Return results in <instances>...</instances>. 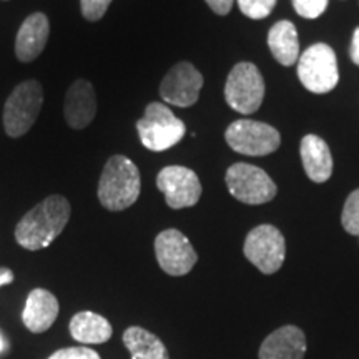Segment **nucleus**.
I'll list each match as a JSON object with an SVG mask.
<instances>
[{
  "label": "nucleus",
  "mask_w": 359,
  "mask_h": 359,
  "mask_svg": "<svg viewBox=\"0 0 359 359\" xmlns=\"http://www.w3.org/2000/svg\"><path fill=\"white\" fill-rule=\"evenodd\" d=\"M70 218V203L62 195H50L34 206L15 228V240L22 248L39 251L50 246L64 231Z\"/></svg>",
  "instance_id": "1"
},
{
  "label": "nucleus",
  "mask_w": 359,
  "mask_h": 359,
  "mask_svg": "<svg viewBox=\"0 0 359 359\" xmlns=\"http://www.w3.org/2000/svg\"><path fill=\"white\" fill-rule=\"evenodd\" d=\"M142 190L140 172L132 160L115 155L107 161L98 183V200L110 212H123L138 200Z\"/></svg>",
  "instance_id": "2"
},
{
  "label": "nucleus",
  "mask_w": 359,
  "mask_h": 359,
  "mask_svg": "<svg viewBox=\"0 0 359 359\" xmlns=\"http://www.w3.org/2000/svg\"><path fill=\"white\" fill-rule=\"evenodd\" d=\"M142 145L150 151H165L185 137L187 127L165 103L154 102L147 107L145 115L137 122Z\"/></svg>",
  "instance_id": "3"
},
{
  "label": "nucleus",
  "mask_w": 359,
  "mask_h": 359,
  "mask_svg": "<svg viewBox=\"0 0 359 359\" xmlns=\"http://www.w3.org/2000/svg\"><path fill=\"white\" fill-rule=\"evenodd\" d=\"M43 92L37 80H27L13 88L4 107V127L8 137H22L32 128L42 109Z\"/></svg>",
  "instance_id": "4"
},
{
  "label": "nucleus",
  "mask_w": 359,
  "mask_h": 359,
  "mask_svg": "<svg viewBox=\"0 0 359 359\" xmlns=\"http://www.w3.org/2000/svg\"><path fill=\"white\" fill-rule=\"evenodd\" d=\"M298 77L313 93L331 92L339 82L338 60L330 45L314 43L298 58Z\"/></svg>",
  "instance_id": "5"
},
{
  "label": "nucleus",
  "mask_w": 359,
  "mask_h": 359,
  "mask_svg": "<svg viewBox=\"0 0 359 359\" xmlns=\"http://www.w3.org/2000/svg\"><path fill=\"white\" fill-rule=\"evenodd\" d=\"M224 98L238 114H255L264 98V80L257 65L240 62L233 67L224 85Z\"/></svg>",
  "instance_id": "6"
},
{
  "label": "nucleus",
  "mask_w": 359,
  "mask_h": 359,
  "mask_svg": "<svg viewBox=\"0 0 359 359\" xmlns=\"http://www.w3.org/2000/svg\"><path fill=\"white\" fill-rule=\"evenodd\" d=\"M224 140L236 154L264 156L281 145V135L271 125L257 120H236L224 132Z\"/></svg>",
  "instance_id": "7"
},
{
  "label": "nucleus",
  "mask_w": 359,
  "mask_h": 359,
  "mask_svg": "<svg viewBox=\"0 0 359 359\" xmlns=\"http://www.w3.org/2000/svg\"><path fill=\"white\" fill-rule=\"evenodd\" d=\"M226 187L233 198L246 205H263L276 196V185L259 167L235 163L226 172Z\"/></svg>",
  "instance_id": "8"
},
{
  "label": "nucleus",
  "mask_w": 359,
  "mask_h": 359,
  "mask_svg": "<svg viewBox=\"0 0 359 359\" xmlns=\"http://www.w3.org/2000/svg\"><path fill=\"white\" fill-rule=\"evenodd\" d=\"M245 257L264 275H273L283 266L286 257L285 236L273 224H259L245 240Z\"/></svg>",
  "instance_id": "9"
},
{
  "label": "nucleus",
  "mask_w": 359,
  "mask_h": 359,
  "mask_svg": "<svg viewBox=\"0 0 359 359\" xmlns=\"http://www.w3.org/2000/svg\"><path fill=\"white\" fill-rule=\"evenodd\" d=\"M155 257L160 268L170 276L187 275L198 262L190 240L175 228L161 231L155 238Z\"/></svg>",
  "instance_id": "10"
},
{
  "label": "nucleus",
  "mask_w": 359,
  "mask_h": 359,
  "mask_svg": "<svg viewBox=\"0 0 359 359\" xmlns=\"http://www.w3.org/2000/svg\"><path fill=\"white\" fill-rule=\"evenodd\" d=\"M156 187L165 195L167 205L173 210L195 206L201 196L198 175L180 165H172L161 170L156 177Z\"/></svg>",
  "instance_id": "11"
},
{
  "label": "nucleus",
  "mask_w": 359,
  "mask_h": 359,
  "mask_svg": "<svg viewBox=\"0 0 359 359\" xmlns=\"http://www.w3.org/2000/svg\"><path fill=\"white\" fill-rule=\"evenodd\" d=\"M201 87L203 75L190 62H180L165 75L160 85V95L168 105L187 109L198 102Z\"/></svg>",
  "instance_id": "12"
},
{
  "label": "nucleus",
  "mask_w": 359,
  "mask_h": 359,
  "mask_svg": "<svg viewBox=\"0 0 359 359\" xmlns=\"http://www.w3.org/2000/svg\"><path fill=\"white\" fill-rule=\"evenodd\" d=\"M65 120L74 130H83L92 123L97 114V97L92 83L75 80L65 95Z\"/></svg>",
  "instance_id": "13"
},
{
  "label": "nucleus",
  "mask_w": 359,
  "mask_h": 359,
  "mask_svg": "<svg viewBox=\"0 0 359 359\" xmlns=\"http://www.w3.org/2000/svg\"><path fill=\"white\" fill-rule=\"evenodd\" d=\"M50 25L47 15L42 12L32 13L20 25L15 40V55L20 62H32L43 52L47 45Z\"/></svg>",
  "instance_id": "14"
},
{
  "label": "nucleus",
  "mask_w": 359,
  "mask_h": 359,
  "mask_svg": "<svg viewBox=\"0 0 359 359\" xmlns=\"http://www.w3.org/2000/svg\"><path fill=\"white\" fill-rule=\"evenodd\" d=\"M306 338L299 327L283 326L273 331L259 348V359H303Z\"/></svg>",
  "instance_id": "15"
},
{
  "label": "nucleus",
  "mask_w": 359,
  "mask_h": 359,
  "mask_svg": "<svg viewBox=\"0 0 359 359\" xmlns=\"http://www.w3.org/2000/svg\"><path fill=\"white\" fill-rule=\"evenodd\" d=\"M58 299L50 291L37 288L30 291L29 298L25 302L24 313H22V321L25 327L32 333H45L50 330L58 316Z\"/></svg>",
  "instance_id": "16"
},
{
  "label": "nucleus",
  "mask_w": 359,
  "mask_h": 359,
  "mask_svg": "<svg viewBox=\"0 0 359 359\" xmlns=\"http://www.w3.org/2000/svg\"><path fill=\"white\" fill-rule=\"evenodd\" d=\"M304 173L314 183H325L333 175V155L330 147L318 135H306L299 147Z\"/></svg>",
  "instance_id": "17"
},
{
  "label": "nucleus",
  "mask_w": 359,
  "mask_h": 359,
  "mask_svg": "<svg viewBox=\"0 0 359 359\" xmlns=\"http://www.w3.org/2000/svg\"><path fill=\"white\" fill-rule=\"evenodd\" d=\"M268 45L273 57L281 65L291 67L298 64L299 58V39L298 30L293 22L280 20L269 29Z\"/></svg>",
  "instance_id": "18"
},
{
  "label": "nucleus",
  "mask_w": 359,
  "mask_h": 359,
  "mask_svg": "<svg viewBox=\"0 0 359 359\" xmlns=\"http://www.w3.org/2000/svg\"><path fill=\"white\" fill-rule=\"evenodd\" d=\"M72 338L82 344H102L111 338V325L100 314L80 311L70 320Z\"/></svg>",
  "instance_id": "19"
},
{
  "label": "nucleus",
  "mask_w": 359,
  "mask_h": 359,
  "mask_svg": "<svg viewBox=\"0 0 359 359\" xmlns=\"http://www.w3.org/2000/svg\"><path fill=\"white\" fill-rule=\"evenodd\" d=\"M123 344L132 354V359H170L168 349L158 336L140 326H132L125 331Z\"/></svg>",
  "instance_id": "20"
},
{
  "label": "nucleus",
  "mask_w": 359,
  "mask_h": 359,
  "mask_svg": "<svg viewBox=\"0 0 359 359\" xmlns=\"http://www.w3.org/2000/svg\"><path fill=\"white\" fill-rule=\"evenodd\" d=\"M341 224L349 235L359 236V188L348 196L341 213Z\"/></svg>",
  "instance_id": "21"
},
{
  "label": "nucleus",
  "mask_w": 359,
  "mask_h": 359,
  "mask_svg": "<svg viewBox=\"0 0 359 359\" xmlns=\"http://www.w3.org/2000/svg\"><path fill=\"white\" fill-rule=\"evenodd\" d=\"M240 11L253 20L266 19L276 6V0H236Z\"/></svg>",
  "instance_id": "22"
},
{
  "label": "nucleus",
  "mask_w": 359,
  "mask_h": 359,
  "mask_svg": "<svg viewBox=\"0 0 359 359\" xmlns=\"http://www.w3.org/2000/svg\"><path fill=\"white\" fill-rule=\"evenodd\" d=\"M291 2H293L294 11L303 19H318L325 13L330 0H291Z\"/></svg>",
  "instance_id": "23"
},
{
  "label": "nucleus",
  "mask_w": 359,
  "mask_h": 359,
  "mask_svg": "<svg viewBox=\"0 0 359 359\" xmlns=\"http://www.w3.org/2000/svg\"><path fill=\"white\" fill-rule=\"evenodd\" d=\"M111 4V0H80V6H82L83 17L90 22L100 20L105 15L107 8Z\"/></svg>",
  "instance_id": "24"
},
{
  "label": "nucleus",
  "mask_w": 359,
  "mask_h": 359,
  "mask_svg": "<svg viewBox=\"0 0 359 359\" xmlns=\"http://www.w3.org/2000/svg\"><path fill=\"white\" fill-rule=\"evenodd\" d=\"M48 359H102L100 354L85 346H74L58 349Z\"/></svg>",
  "instance_id": "25"
},
{
  "label": "nucleus",
  "mask_w": 359,
  "mask_h": 359,
  "mask_svg": "<svg viewBox=\"0 0 359 359\" xmlns=\"http://www.w3.org/2000/svg\"><path fill=\"white\" fill-rule=\"evenodd\" d=\"M205 2L208 4V7L212 8L215 13H218V15H226V13L231 12L233 2H235V0H205Z\"/></svg>",
  "instance_id": "26"
},
{
  "label": "nucleus",
  "mask_w": 359,
  "mask_h": 359,
  "mask_svg": "<svg viewBox=\"0 0 359 359\" xmlns=\"http://www.w3.org/2000/svg\"><path fill=\"white\" fill-rule=\"evenodd\" d=\"M349 57L354 64L359 65V27L354 30L353 34V40H351V47H349Z\"/></svg>",
  "instance_id": "27"
},
{
  "label": "nucleus",
  "mask_w": 359,
  "mask_h": 359,
  "mask_svg": "<svg viewBox=\"0 0 359 359\" xmlns=\"http://www.w3.org/2000/svg\"><path fill=\"white\" fill-rule=\"evenodd\" d=\"M13 273H12V269L11 268H6V266H2L0 268V288H2V286H6V285H11V283H13Z\"/></svg>",
  "instance_id": "28"
},
{
  "label": "nucleus",
  "mask_w": 359,
  "mask_h": 359,
  "mask_svg": "<svg viewBox=\"0 0 359 359\" xmlns=\"http://www.w3.org/2000/svg\"><path fill=\"white\" fill-rule=\"evenodd\" d=\"M4 349H6V341H4L2 334H0V354L4 353Z\"/></svg>",
  "instance_id": "29"
}]
</instances>
